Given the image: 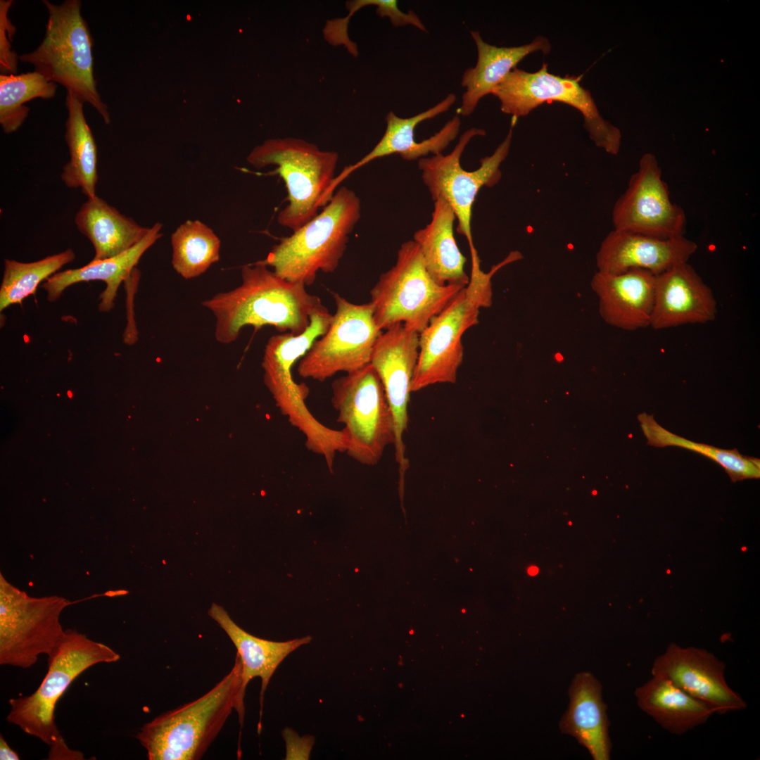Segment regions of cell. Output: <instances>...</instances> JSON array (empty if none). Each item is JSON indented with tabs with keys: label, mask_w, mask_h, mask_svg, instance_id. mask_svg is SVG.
<instances>
[{
	"label": "cell",
	"mask_w": 760,
	"mask_h": 760,
	"mask_svg": "<svg viewBox=\"0 0 760 760\" xmlns=\"http://www.w3.org/2000/svg\"><path fill=\"white\" fill-rule=\"evenodd\" d=\"M303 284L289 281L259 261L243 266L241 284L202 302L215 318V337L222 344L235 341L246 326H265L298 335L313 314L325 308Z\"/></svg>",
	"instance_id": "1"
},
{
	"label": "cell",
	"mask_w": 760,
	"mask_h": 760,
	"mask_svg": "<svg viewBox=\"0 0 760 760\" xmlns=\"http://www.w3.org/2000/svg\"><path fill=\"white\" fill-rule=\"evenodd\" d=\"M245 690L242 663L236 654L231 671L196 700L165 712L144 724L136 737L149 760L201 759L233 709L242 725Z\"/></svg>",
	"instance_id": "2"
},
{
	"label": "cell",
	"mask_w": 760,
	"mask_h": 760,
	"mask_svg": "<svg viewBox=\"0 0 760 760\" xmlns=\"http://www.w3.org/2000/svg\"><path fill=\"white\" fill-rule=\"evenodd\" d=\"M331 318L325 307L312 315L310 325L303 333L271 336L265 345L262 362L264 383L277 407L291 424L305 435L308 450L324 457L330 471L336 454L346 450V435L342 429L326 426L312 414L305 404L308 388L295 381L292 368L325 334Z\"/></svg>",
	"instance_id": "3"
},
{
	"label": "cell",
	"mask_w": 760,
	"mask_h": 760,
	"mask_svg": "<svg viewBox=\"0 0 760 760\" xmlns=\"http://www.w3.org/2000/svg\"><path fill=\"white\" fill-rule=\"evenodd\" d=\"M120 654L108 645L75 631L65 632L55 654L47 659L48 671L31 695L8 701V723L50 747L49 759H81V753L70 749L55 722L57 702L72 682L82 672L100 663H113Z\"/></svg>",
	"instance_id": "4"
},
{
	"label": "cell",
	"mask_w": 760,
	"mask_h": 760,
	"mask_svg": "<svg viewBox=\"0 0 760 760\" xmlns=\"http://www.w3.org/2000/svg\"><path fill=\"white\" fill-rule=\"evenodd\" d=\"M360 217V199L342 186L320 213L281 239L259 262L289 281L311 285L319 272L331 273L337 269Z\"/></svg>",
	"instance_id": "5"
},
{
	"label": "cell",
	"mask_w": 760,
	"mask_h": 760,
	"mask_svg": "<svg viewBox=\"0 0 760 760\" xmlns=\"http://www.w3.org/2000/svg\"><path fill=\"white\" fill-rule=\"evenodd\" d=\"M49 13L41 44L32 51L18 55L49 81L72 91L90 104L106 125L110 124L107 105L96 88L94 75V39L81 13L80 0L55 4L42 1Z\"/></svg>",
	"instance_id": "6"
},
{
	"label": "cell",
	"mask_w": 760,
	"mask_h": 760,
	"mask_svg": "<svg viewBox=\"0 0 760 760\" xmlns=\"http://www.w3.org/2000/svg\"><path fill=\"white\" fill-rule=\"evenodd\" d=\"M338 160L336 151H322L314 144L293 137L268 139L247 157L254 167H276L274 172L284 180L289 202L279 211L277 222L293 232L315 217L334 196Z\"/></svg>",
	"instance_id": "7"
},
{
	"label": "cell",
	"mask_w": 760,
	"mask_h": 760,
	"mask_svg": "<svg viewBox=\"0 0 760 760\" xmlns=\"http://www.w3.org/2000/svg\"><path fill=\"white\" fill-rule=\"evenodd\" d=\"M507 264L503 260L486 273L472 261L469 284L419 334V355L412 393L436 384H455L463 361L462 338L479 323V309L491 303V277Z\"/></svg>",
	"instance_id": "8"
},
{
	"label": "cell",
	"mask_w": 760,
	"mask_h": 760,
	"mask_svg": "<svg viewBox=\"0 0 760 760\" xmlns=\"http://www.w3.org/2000/svg\"><path fill=\"white\" fill-rule=\"evenodd\" d=\"M464 287L434 281L419 246L409 240L400 246L395 265L370 291L374 320L382 331L403 323L419 334Z\"/></svg>",
	"instance_id": "9"
},
{
	"label": "cell",
	"mask_w": 760,
	"mask_h": 760,
	"mask_svg": "<svg viewBox=\"0 0 760 760\" xmlns=\"http://www.w3.org/2000/svg\"><path fill=\"white\" fill-rule=\"evenodd\" d=\"M331 390L337 422L344 424L346 454L362 464H376L395 443L393 417L378 374L369 363L336 379Z\"/></svg>",
	"instance_id": "10"
},
{
	"label": "cell",
	"mask_w": 760,
	"mask_h": 760,
	"mask_svg": "<svg viewBox=\"0 0 760 760\" xmlns=\"http://www.w3.org/2000/svg\"><path fill=\"white\" fill-rule=\"evenodd\" d=\"M581 76L562 77L548 71L543 63L536 72L515 68L493 92L500 103L502 113L515 120L529 114L544 103H563L578 110L584 127L596 146L617 155L621 132L600 115L590 92L581 84Z\"/></svg>",
	"instance_id": "11"
},
{
	"label": "cell",
	"mask_w": 760,
	"mask_h": 760,
	"mask_svg": "<svg viewBox=\"0 0 760 760\" xmlns=\"http://www.w3.org/2000/svg\"><path fill=\"white\" fill-rule=\"evenodd\" d=\"M484 135V129L471 127L462 134L450 153L422 158L418 161L422 181L432 200L441 197L451 206L457 220V231L466 237L471 252L476 251L471 227L475 198L482 187H491L500 179V167L509 152L512 129L490 156L480 160L479 167L473 171L464 170L460 159L466 146L474 137Z\"/></svg>",
	"instance_id": "12"
},
{
	"label": "cell",
	"mask_w": 760,
	"mask_h": 760,
	"mask_svg": "<svg viewBox=\"0 0 760 760\" xmlns=\"http://www.w3.org/2000/svg\"><path fill=\"white\" fill-rule=\"evenodd\" d=\"M336 310L325 334L299 360L297 372L319 382L338 372L348 373L368 365L383 332L374 317L372 303L356 304L331 293Z\"/></svg>",
	"instance_id": "13"
},
{
	"label": "cell",
	"mask_w": 760,
	"mask_h": 760,
	"mask_svg": "<svg viewBox=\"0 0 760 760\" xmlns=\"http://www.w3.org/2000/svg\"><path fill=\"white\" fill-rule=\"evenodd\" d=\"M68 604L59 598L34 599L2 591L0 606V664L27 669L39 656H53L65 632L59 622Z\"/></svg>",
	"instance_id": "14"
},
{
	"label": "cell",
	"mask_w": 760,
	"mask_h": 760,
	"mask_svg": "<svg viewBox=\"0 0 760 760\" xmlns=\"http://www.w3.org/2000/svg\"><path fill=\"white\" fill-rule=\"evenodd\" d=\"M614 229L660 239L684 236L687 219L673 203L656 157L645 153L628 187L614 203Z\"/></svg>",
	"instance_id": "15"
},
{
	"label": "cell",
	"mask_w": 760,
	"mask_h": 760,
	"mask_svg": "<svg viewBox=\"0 0 760 760\" xmlns=\"http://www.w3.org/2000/svg\"><path fill=\"white\" fill-rule=\"evenodd\" d=\"M419 334L397 324L377 339L370 364L378 374L390 405L395 427V457L399 469V495L403 497L408 468L403 435L408 424V403L419 355Z\"/></svg>",
	"instance_id": "16"
},
{
	"label": "cell",
	"mask_w": 760,
	"mask_h": 760,
	"mask_svg": "<svg viewBox=\"0 0 760 760\" xmlns=\"http://www.w3.org/2000/svg\"><path fill=\"white\" fill-rule=\"evenodd\" d=\"M726 665L707 650L671 643L653 662L652 676L670 680L690 695L723 714L747 708L742 697L729 687Z\"/></svg>",
	"instance_id": "17"
},
{
	"label": "cell",
	"mask_w": 760,
	"mask_h": 760,
	"mask_svg": "<svg viewBox=\"0 0 760 760\" xmlns=\"http://www.w3.org/2000/svg\"><path fill=\"white\" fill-rule=\"evenodd\" d=\"M697 244L684 236L660 239L614 229L602 241L596 254L597 271L616 274L642 269L658 275L688 262Z\"/></svg>",
	"instance_id": "18"
},
{
	"label": "cell",
	"mask_w": 760,
	"mask_h": 760,
	"mask_svg": "<svg viewBox=\"0 0 760 760\" xmlns=\"http://www.w3.org/2000/svg\"><path fill=\"white\" fill-rule=\"evenodd\" d=\"M712 290L688 262L656 276L650 327L666 329L689 324H706L717 315Z\"/></svg>",
	"instance_id": "19"
},
{
	"label": "cell",
	"mask_w": 760,
	"mask_h": 760,
	"mask_svg": "<svg viewBox=\"0 0 760 760\" xmlns=\"http://www.w3.org/2000/svg\"><path fill=\"white\" fill-rule=\"evenodd\" d=\"M456 100V96L450 93L433 107L410 118H400L390 111L386 116V128L380 141L369 153L353 165L346 167L335 177L333 189L353 171L379 158L399 154L404 160L412 161L426 158L430 153L433 156L442 153L460 132L461 121L458 115L434 135L420 142L414 139V129L420 122L448 111Z\"/></svg>",
	"instance_id": "20"
},
{
	"label": "cell",
	"mask_w": 760,
	"mask_h": 760,
	"mask_svg": "<svg viewBox=\"0 0 760 760\" xmlns=\"http://www.w3.org/2000/svg\"><path fill=\"white\" fill-rule=\"evenodd\" d=\"M656 275L642 269L611 274L597 271L590 287L598 298L599 312L609 325L626 331L650 327Z\"/></svg>",
	"instance_id": "21"
},
{
	"label": "cell",
	"mask_w": 760,
	"mask_h": 760,
	"mask_svg": "<svg viewBox=\"0 0 760 760\" xmlns=\"http://www.w3.org/2000/svg\"><path fill=\"white\" fill-rule=\"evenodd\" d=\"M477 50L476 65L467 69L461 80L464 88L459 115H470L482 98L492 94L496 87L517 65L534 52L547 54L551 50L549 40L536 37L531 42L518 46H497L486 42L479 31H471Z\"/></svg>",
	"instance_id": "22"
},
{
	"label": "cell",
	"mask_w": 760,
	"mask_h": 760,
	"mask_svg": "<svg viewBox=\"0 0 760 760\" xmlns=\"http://www.w3.org/2000/svg\"><path fill=\"white\" fill-rule=\"evenodd\" d=\"M569 704L559 722L560 730L574 737L595 760H609L612 743L602 685L590 673L576 675L569 690Z\"/></svg>",
	"instance_id": "23"
},
{
	"label": "cell",
	"mask_w": 760,
	"mask_h": 760,
	"mask_svg": "<svg viewBox=\"0 0 760 760\" xmlns=\"http://www.w3.org/2000/svg\"><path fill=\"white\" fill-rule=\"evenodd\" d=\"M161 229L160 223H154L146 236L127 251L110 258L91 261L80 268L55 273L42 285L46 293L47 300L56 301L65 289L74 284L102 281L106 283V287L101 294L99 309L103 312L110 310L120 285L131 277L141 256L162 236Z\"/></svg>",
	"instance_id": "24"
},
{
	"label": "cell",
	"mask_w": 760,
	"mask_h": 760,
	"mask_svg": "<svg viewBox=\"0 0 760 760\" xmlns=\"http://www.w3.org/2000/svg\"><path fill=\"white\" fill-rule=\"evenodd\" d=\"M455 220L451 206L439 197L434 201L431 222L414 233L413 241L419 246L426 269L434 281L441 285L466 286L469 277L464 271L466 258L454 237Z\"/></svg>",
	"instance_id": "25"
},
{
	"label": "cell",
	"mask_w": 760,
	"mask_h": 760,
	"mask_svg": "<svg viewBox=\"0 0 760 760\" xmlns=\"http://www.w3.org/2000/svg\"><path fill=\"white\" fill-rule=\"evenodd\" d=\"M75 223L94 248L91 261L110 258L127 251L139 243L150 229L122 215L97 195L88 197L80 206Z\"/></svg>",
	"instance_id": "26"
},
{
	"label": "cell",
	"mask_w": 760,
	"mask_h": 760,
	"mask_svg": "<svg viewBox=\"0 0 760 760\" xmlns=\"http://www.w3.org/2000/svg\"><path fill=\"white\" fill-rule=\"evenodd\" d=\"M635 695L644 712L676 735L704 723L716 713L710 704L690 695L661 676H652L636 689Z\"/></svg>",
	"instance_id": "27"
},
{
	"label": "cell",
	"mask_w": 760,
	"mask_h": 760,
	"mask_svg": "<svg viewBox=\"0 0 760 760\" xmlns=\"http://www.w3.org/2000/svg\"><path fill=\"white\" fill-rule=\"evenodd\" d=\"M208 615L225 631L237 650L242 663L243 688L255 677L261 679L260 717L264 692L281 662L292 652L311 641L310 636L284 642L259 638L239 627L220 605L213 603Z\"/></svg>",
	"instance_id": "28"
},
{
	"label": "cell",
	"mask_w": 760,
	"mask_h": 760,
	"mask_svg": "<svg viewBox=\"0 0 760 760\" xmlns=\"http://www.w3.org/2000/svg\"><path fill=\"white\" fill-rule=\"evenodd\" d=\"M84 102L67 91L65 140L70 160L63 167L61 179L68 188L80 189L88 198L96 195L97 147L84 113Z\"/></svg>",
	"instance_id": "29"
},
{
	"label": "cell",
	"mask_w": 760,
	"mask_h": 760,
	"mask_svg": "<svg viewBox=\"0 0 760 760\" xmlns=\"http://www.w3.org/2000/svg\"><path fill=\"white\" fill-rule=\"evenodd\" d=\"M638 419L647 445L676 446L704 455L722 467L733 482L760 477V460L757 457L742 455L737 449H721L691 441L668 431L654 420L653 415L645 412L640 414Z\"/></svg>",
	"instance_id": "30"
},
{
	"label": "cell",
	"mask_w": 760,
	"mask_h": 760,
	"mask_svg": "<svg viewBox=\"0 0 760 760\" xmlns=\"http://www.w3.org/2000/svg\"><path fill=\"white\" fill-rule=\"evenodd\" d=\"M172 265L185 279L197 277L220 260V240L198 220H186L171 235Z\"/></svg>",
	"instance_id": "31"
},
{
	"label": "cell",
	"mask_w": 760,
	"mask_h": 760,
	"mask_svg": "<svg viewBox=\"0 0 760 760\" xmlns=\"http://www.w3.org/2000/svg\"><path fill=\"white\" fill-rule=\"evenodd\" d=\"M56 84L37 71L20 75H0V124L6 134L17 131L25 122L30 108L27 102L40 98L53 99Z\"/></svg>",
	"instance_id": "32"
},
{
	"label": "cell",
	"mask_w": 760,
	"mask_h": 760,
	"mask_svg": "<svg viewBox=\"0 0 760 760\" xmlns=\"http://www.w3.org/2000/svg\"><path fill=\"white\" fill-rule=\"evenodd\" d=\"M75 259V254L71 248L31 262L5 259L0 287V310L20 303L34 294L41 282Z\"/></svg>",
	"instance_id": "33"
},
{
	"label": "cell",
	"mask_w": 760,
	"mask_h": 760,
	"mask_svg": "<svg viewBox=\"0 0 760 760\" xmlns=\"http://www.w3.org/2000/svg\"><path fill=\"white\" fill-rule=\"evenodd\" d=\"M352 4L357 11L367 6H376V14L382 18H388L395 27L412 25L420 31L427 32L417 13L412 10L407 13L403 12L395 0H355L352 1Z\"/></svg>",
	"instance_id": "34"
},
{
	"label": "cell",
	"mask_w": 760,
	"mask_h": 760,
	"mask_svg": "<svg viewBox=\"0 0 760 760\" xmlns=\"http://www.w3.org/2000/svg\"><path fill=\"white\" fill-rule=\"evenodd\" d=\"M12 0L0 1V70L4 75L15 74L18 56L11 50L15 28L8 17Z\"/></svg>",
	"instance_id": "35"
},
{
	"label": "cell",
	"mask_w": 760,
	"mask_h": 760,
	"mask_svg": "<svg viewBox=\"0 0 760 760\" xmlns=\"http://www.w3.org/2000/svg\"><path fill=\"white\" fill-rule=\"evenodd\" d=\"M283 737L286 745V759H308L312 747L313 740L310 736L299 737L293 730L286 728Z\"/></svg>",
	"instance_id": "36"
},
{
	"label": "cell",
	"mask_w": 760,
	"mask_h": 760,
	"mask_svg": "<svg viewBox=\"0 0 760 760\" xmlns=\"http://www.w3.org/2000/svg\"><path fill=\"white\" fill-rule=\"evenodd\" d=\"M0 759L1 760H18V754L13 750L6 742L3 735H0Z\"/></svg>",
	"instance_id": "37"
},
{
	"label": "cell",
	"mask_w": 760,
	"mask_h": 760,
	"mask_svg": "<svg viewBox=\"0 0 760 760\" xmlns=\"http://www.w3.org/2000/svg\"><path fill=\"white\" fill-rule=\"evenodd\" d=\"M528 572L531 576H534L538 574V569L536 566H531L528 569Z\"/></svg>",
	"instance_id": "38"
},
{
	"label": "cell",
	"mask_w": 760,
	"mask_h": 760,
	"mask_svg": "<svg viewBox=\"0 0 760 760\" xmlns=\"http://www.w3.org/2000/svg\"><path fill=\"white\" fill-rule=\"evenodd\" d=\"M514 252H515V251H514ZM516 253H517L518 254V255H519V259H521V253H520L519 252H518V251H516ZM477 256H478V255H477ZM477 256H474V257H477ZM474 257H472V258H474Z\"/></svg>",
	"instance_id": "39"
}]
</instances>
